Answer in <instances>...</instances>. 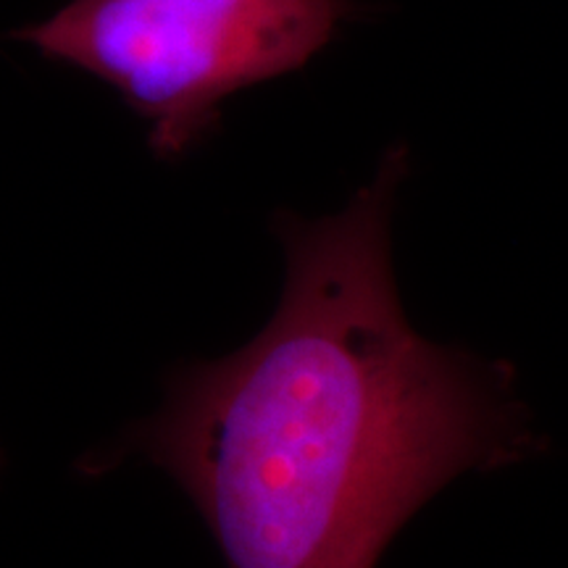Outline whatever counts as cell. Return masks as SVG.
<instances>
[{
    "instance_id": "cell-2",
    "label": "cell",
    "mask_w": 568,
    "mask_h": 568,
    "mask_svg": "<svg viewBox=\"0 0 568 568\" xmlns=\"http://www.w3.org/2000/svg\"><path fill=\"white\" fill-rule=\"evenodd\" d=\"M355 11L353 0H71L17 40L122 92L166 161L219 122L232 92L305 67Z\"/></svg>"
},
{
    "instance_id": "cell-3",
    "label": "cell",
    "mask_w": 568,
    "mask_h": 568,
    "mask_svg": "<svg viewBox=\"0 0 568 568\" xmlns=\"http://www.w3.org/2000/svg\"><path fill=\"white\" fill-rule=\"evenodd\" d=\"M0 471H3V453H0Z\"/></svg>"
},
{
    "instance_id": "cell-1",
    "label": "cell",
    "mask_w": 568,
    "mask_h": 568,
    "mask_svg": "<svg viewBox=\"0 0 568 568\" xmlns=\"http://www.w3.org/2000/svg\"><path fill=\"white\" fill-rule=\"evenodd\" d=\"M406 148L332 216L276 213L282 301L251 343L169 372L161 406L77 460L161 468L226 568H376L447 481L545 453L506 361L408 324L389 258Z\"/></svg>"
}]
</instances>
